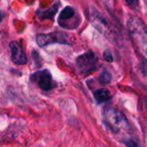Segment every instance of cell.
<instances>
[{"mask_svg":"<svg viewBox=\"0 0 147 147\" xmlns=\"http://www.w3.org/2000/svg\"><path fill=\"white\" fill-rule=\"evenodd\" d=\"M31 80L36 82L40 87V88L44 91H49L55 88L51 74L48 69H44L42 71H39L33 74L31 76Z\"/></svg>","mask_w":147,"mask_h":147,"instance_id":"obj_5","label":"cell"},{"mask_svg":"<svg viewBox=\"0 0 147 147\" xmlns=\"http://www.w3.org/2000/svg\"><path fill=\"white\" fill-rule=\"evenodd\" d=\"M2 19H3V14H2L1 11H0V22L2 21Z\"/></svg>","mask_w":147,"mask_h":147,"instance_id":"obj_15","label":"cell"},{"mask_svg":"<svg viewBox=\"0 0 147 147\" xmlns=\"http://www.w3.org/2000/svg\"><path fill=\"white\" fill-rule=\"evenodd\" d=\"M58 6L59 5L57 4H55L49 9L45 10V11H42L41 13H38V14L40 15V17L42 18H52L55 15L56 11H58Z\"/></svg>","mask_w":147,"mask_h":147,"instance_id":"obj_10","label":"cell"},{"mask_svg":"<svg viewBox=\"0 0 147 147\" xmlns=\"http://www.w3.org/2000/svg\"><path fill=\"white\" fill-rule=\"evenodd\" d=\"M103 56L104 58L107 61H113V55H112V53L107 49L104 52L103 54Z\"/></svg>","mask_w":147,"mask_h":147,"instance_id":"obj_13","label":"cell"},{"mask_svg":"<svg viewBox=\"0 0 147 147\" xmlns=\"http://www.w3.org/2000/svg\"><path fill=\"white\" fill-rule=\"evenodd\" d=\"M36 42L39 47H45L52 43H61L70 45V39L66 33L52 32L49 34H38L36 36Z\"/></svg>","mask_w":147,"mask_h":147,"instance_id":"obj_3","label":"cell"},{"mask_svg":"<svg viewBox=\"0 0 147 147\" xmlns=\"http://www.w3.org/2000/svg\"><path fill=\"white\" fill-rule=\"evenodd\" d=\"M10 48L11 50V60L14 63L22 65L27 62L26 55L23 49L22 45L18 42H11L10 43Z\"/></svg>","mask_w":147,"mask_h":147,"instance_id":"obj_6","label":"cell"},{"mask_svg":"<svg viewBox=\"0 0 147 147\" xmlns=\"http://www.w3.org/2000/svg\"><path fill=\"white\" fill-rule=\"evenodd\" d=\"M92 22L94 25L102 33H105L110 30L109 21L99 11L95 9L94 11H92Z\"/></svg>","mask_w":147,"mask_h":147,"instance_id":"obj_7","label":"cell"},{"mask_svg":"<svg viewBox=\"0 0 147 147\" xmlns=\"http://www.w3.org/2000/svg\"><path fill=\"white\" fill-rule=\"evenodd\" d=\"M98 59L92 51H88L76 59V65L78 70L82 74L90 73L97 67Z\"/></svg>","mask_w":147,"mask_h":147,"instance_id":"obj_4","label":"cell"},{"mask_svg":"<svg viewBox=\"0 0 147 147\" xmlns=\"http://www.w3.org/2000/svg\"><path fill=\"white\" fill-rule=\"evenodd\" d=\"M75 17H76L75 9L71 6H67L61 11L59 15V18H58V23L61 27L70 30L69 21L73 20Z\"/></svg>","mask_w":147,"mask_h":147,"instance_id":"obj_8","label":"cell"},{"mask_svg":"<svg viewBox=\"0 0 147 147\" xmlns=\"http://www.w3.org/2000/svg\"><path fill=\"white\" fill-rule=\"evenodd\" d=\"M100 82L102 84H108L112 81V75L108 71H103L100 76Z\"/></svg>","mask_w":147,"mask_h":147,"instance_id":"obj_11","label":"cell"},{"mask_svg":"<svg viewBox=\"0 0 147 147\" xmlns=\"http://www.w3.org/2000/svg\"><path fill=\"white\" fill-rule=\"evenodd\" d=\"M125 143L126 144V145L128 147H137V143L134 142V141H132L131 139H129V140L125 141Z\"/></svg>","mask_w":147,"mask_h":147,"instance_id":"obj_14","label":"cell"},{"mask_svg":"<svg viewBox=\"0 0 147 147\" xmlns=\"http://www.w3.org/2000/svg\"><path fill=\"white\" fill-rule=\"evenodd\" d=\"M94 98L98 103L107 102L109 100H111V98H112L110 92L106 88H100V89L96 90L94 92Z\"/></svg>","mask_w":147,"mask_h":147,"instance_id":"obj_9","label":"cell"},{"mask_svg":"<svg viewBox=\"0 0 147 147\" xmlns=\"http://www.w3.org/2000/svg\"><path fill=\"white\" fill-rule=\"evenodd\" d=\"M128 30L130 37L137 51L147 61V27L138 17L132 16L128 20Z\"/></svg>","mask_w":147,"mask_h":147,"instance_id":"obj_1","label":"cell"},{"mask_svg":"<svg viewBox=\"0 0 147 147\" xmlns=\"http://www.w3.org/2000/svg\"><path fill=\"white\" fill-rule=\"evenodd\" d=\"M104 119L107 125L115 132L129 126V123L125 116L120 111L114 108L106 109L104 113Z\"/></svg>","mask_w":147,"mask_h":147,"instance_id":"obj_2","label":"cell"},{"mask_svg":"<svg viewBox=\"0 0 147 147\" xmlns=\"http://www.w3.org/2000/svg\"><path fill=\"white\" fill-rule=\"evenodd\" d=\"M128 5L132 7L133 9H136L138 7V0H125Z\"/></svg>","mask_w":147,"mask_h":147,"instance_id":"obj_12","label":"cell"}]
</instances>
